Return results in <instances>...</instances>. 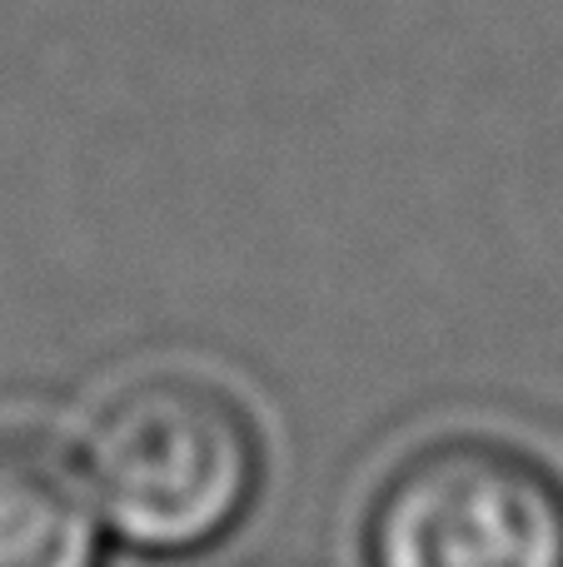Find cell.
<instances>
[{"mask_svg":"<svg viewBox=\"0 0 563 567\" xmlns=\"http://www.w3.org/2000/svg\"><path fill=\"white\" fill-rule=\"evenodd\" d=\"M75 468L110 538L150 558H190L245 518L259 439L215 379L145 373L100 399Z\"/></svg>","mask_w":563,"mask_h":567,"instance_id":"1","label":"cell"},{"mask_svg":"<svg viewBox=\"0 0 563 567\" xmlns=\"http://www.w3.org/2000/svg\"><path fill=\"white\" fill-rule=\"evenodd\" d=\"M369 567H563V488L499 443L429 449L379 493Z\"/></svg>","mask_w":563,"mask_h":567,"instance_id":"2","label":"cell"},{"mask_svg":"<svg viewBox=\"0 0 563 567\" xmlns=\"http://www.w3.org/2000/svg\"><path fill=\"white\" fill-rule=\"evenodd\" d=\"M0 567H105L85 478L35 439H0Z\"/></svg>","mask_w":563,"mask_h":567,"instance_id":"3","label":"cell"}]
</instances>
